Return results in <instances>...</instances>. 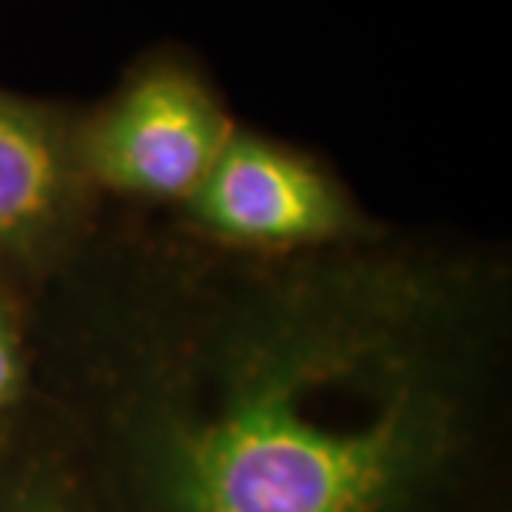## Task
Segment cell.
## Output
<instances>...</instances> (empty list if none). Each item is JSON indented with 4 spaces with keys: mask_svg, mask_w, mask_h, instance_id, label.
I'll list each match as a JSON object with an SVG mask.
<instances>
[{
    "mask_svg": "<svg viewBox=\"0 0 512 512\" xmlns=\"http://www.w3.org/2000/svg\"><path fill=\"white\" fill-rule=\"evenodd\" d=\"M20 512H69L66 507H60L55 501H46V498H40V501H32V504H26Z\"/></svg>",
    "mask_w": 512,
    "mask_h": 512,
    "instance_id": "6",
    "label": "cell"
},
{
    "mask_svg": "<svg viewBox=\"0 0 512 512\" xmlns=\"http://www.w3.org/2000/svg\"><path fill=\"white\" fill-rule=\"evenodd\" d=\"M234 128L194 72L157 63L134 74L83 128V177L151 200H188Z\"/></svg>",
    "mask_w": 512,
    "mask_h": 512,
    "instance_id": "2",
    "label": "cell"
},
{
    "mask_svg": "<svg viewBox=\"0 0 512 512\" xmlns=\"http://www.w3.org/2000/svg\"><path fill=\"white\" fill-rule=\"evenodd\" d=\"M185 202L202 231L242 245H316L353 228L350 205L322 171L239 131Z\"/></svg>",
    "mask_w": 512,
    "mask_h": 512,
    "instance_id": "3",
    "label": "cell"
},
{
    "mask_svg": "<svg viewBox=\"0 0 512 512\" xmlns=\"http://www.w3.org/2000/svg\"><path fill=\"white\" fill-rule=\"evenodd\" d=\"M83 180L66 123L0 92V254L46 251L69 228Z\"/></svg>",
    "mask_w": 512,
    "mask_h": 512,
    "instance_id": "4",
    "label": "cell"
},
{
    "mask_svg": "<svg viewBox=\"0 0 512 512\" xmlns=\"http://www.w3.org/2000/svg\"><path fill=\"white\" fill-rule=\"evenodd\" d=\"M20 387V348L12 322L0 311V407L18 396Z\"/></svg>",
    "mask_w": 512,
    "mask_h": 512,
    "instance_id": "5",
    "label": "cell"
},
{
    "mask_svg": "<svg viewBox=\"0 0 512 512\" xmlns=\"http://www.w3.org/2000/svg\"><path fill=\"white\" fill-rule=\"evenodd\" d=\"M439 291L402 268L293 274L154 390V512H399L461 436Z\"/></svg>",
    "mask_w": 512,
    "mask_h": 512,
    "instance_id": "1",
    "label": "cell"
}]
</instances>
